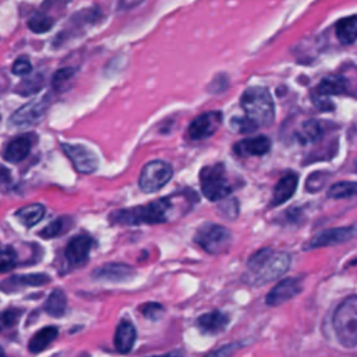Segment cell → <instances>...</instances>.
I'll list each match as a JSON object with an SVG mask.
<instances>
[{
  "label": "cell",
  "mask_w": 357,
  "mask_h": 357,
  "mask_svg": "<svg viewBox=\"0 0 357 357\" xmlns=\"http://www.w3.org/2000/svg\"><path fill=\"white\" fill-rule=\"evenodd\" d=\"M0 357H6V353H4V350L0 347Z\"/></svg>",
  "instance_id": "cell-42"
},
{
  "label": "cell",
  "mask_w": 357,
  "mask_h": 357,
  "mask_svg": "<svg viewBox=\"0 0 357 357\" xmlns=\"http://www.w3.org/2000/svg\"><path fill=\"white\" fill-rule=\"evenodd\" d=\"M322 134V128L321 126L314 121V120H310V121H304L297 132V138L300 142L303 144H308V142H312V141H317Z\"/></svg>",
  "instance_id": "cell-30"
},
{
  "label": "cell",
  "mask_w": 357,
  "mask_h": 357,
  "mask_svg": "<svg viewBox=\"0 0 357 357\" xmlns=\"http://www.w3.org/2000/svg\"><path fill=\"white\" fill-rule=\"evenodd\" d=\"M291 264V255L286 251H275L262 247L247 259V273L243 282L251 286H262L284 275Z\"/></svg>",
  "instance_id": "cell-1"
},
{
  "label": "cell",
  "mask_w": 357,
  "mask_h": 357,
  "mask_svg": "<svg viewBox=\"0 0 357 357\" xmlns=\"http://www.w3.org/2000/svg\"><path fill=\"white\" fill-rule=\"evenodd\" d=\"M49 96L36 98L24 106H21L17 112L13 113L10 119V124L15 127H24V126H32L42 120L45 116L47 107L50 106Z\"/></svg>",
  "instance_id": "cell-8"
},
{
  "label": "cell",
  "mask_w": 357,
  "mask_h": 357,
  "mask_svg": "<svg viewBox=\"0 0 357 357\" xmlns=\"http://www.w3.org/2000/svg\"><path fill=\"white\" fill-rule=\"evenodd\" d=\"M357 195V183L356 181H339L331 185L328 190V197L335 199L350 198Z\"/></svg>",
  "instance_id": "cell-29"
},
{
  "label": "cell",
  "mask_w": 357,
  "mask_h": 357,
  "mask_svg": "<svg viewBox=\"0 0 357 357\" xmlns=\"http://www.w3.org/2000/svg\"><path fill=\"white\" fill-rule=\"evenodd\" d=\"M356 170H357V160H356Z\"/></svg>",
  "instance_id": "cell-43"
},
{
  "label": "cell",
  "mask_w": 357,
  "mask_h": 357,
  "mask_svg": "<svg viewBox=\"0 0 357 357\" xmlns=\"http://www.w3.org/2000/svg\"><path fill=\"white\" fill-rule=\"evenodd\" d=\"M347 89V79L343 75H329L321 79L317 92L331 96V95H340L344 93Z\"/></svg>",
  "instance_id": "cell-24"
},
{
  "label": "cell",
  "mask_w": 357,
  "mask_h": 357,
  "mask_svg": "<svg viewBox=\"0 0 357 357\" xmlns=\"http://www.w3.org/2000/svg\"><path fill=\"white\" fill-rule=\"evenodd\" d=\"M43 84H45V78L42 74H33L25 79H22L17 88H15V92L20 93L21 96H28V95H33V93H38L42 88H43Z\"/></svg>",
  "instance_id": "cell-27"
},
{
  "label": "cell",
  "mask_w": 357,
  "mask_h": 357,
  "mask_svg": "<svg viewBox=\"0 0 357 357\" xmlns=\"http://www.w3.org/2000/svg\"><path fill=\"white\" fill-rule=\"evenodd\" d=\"M35 138L36 137L33 134H22L15 137L4 146L1 153L3 158L10 163H18L24 160L35 144Z\"/></svg>",
  "instance_id": "cell-13"
},
{
  "label": "cell",
  "mask_w": 357,
  "mask_h": 357,
  "mask_svg": "<svg viewBox=\"0 0 357 357\" xmlns=\"http://www.w3.org/2000/svg\"><path fill=\"white\" fill-rule=\"evenodd\" d=\"M54 24V18L46 13V11H38L35 13L29 21H28V26L32 32L35 33H45L47 32Z\"/></svg>",
  "instance_id": "cell-28"
},
{
  "label": "cell",
  "mask_w": 357,
  "mask_h": 357,
  "mask_svg": "<svg viewBox=\"0 0 357 357\" xmlns=\"http://www.w3.org/2000/svg\"><path fill=\"white\" fill-rule=\"evenodd\" d=\"M229 319L227 314L215 310L198 317L197 328L205 335H218L227 328Z\"/></svg>",
  "instance_id": "cell-16"
},
{
  "label": "cell",
  "mask_w": 357,
  "mask_h": 357,
  "mask_svg": "<svg viewBox=\"0 0 357 357\" xmlns=\"http://www.w3.org/2000/svg\"><path fill=\"white\" fill-rule=\"evenodd\" d=\"M301 291H303V279L301 278L282 279L265 296V304L271 305V307L280 305V304L294 298Z\"/></svg>",
  "instance_id": "cell-12"
},
{
  "label": "cell",
  "mask_w": 357,
  "mask_h": 357,
  "mask_svg": "<svg viewBox=\"0 0 357 357\" xmlns=\"http://www.w3.org/2000/svg\"><path fill=\"white\" fill-rule=\"evenodd\" d=\"M357 234L356 226H342V227H332L326 229L318 234H315L310 241L305 243L304 250H315L322 247L337 245L351 240Z\"/></svg>",
  "instance_id": "cell-9"
},
{
  "label": "cell",
  "mask_w": 357,
  "mask_h": 357,
  "mask_svg": "<svg viewBox=\"0 0 357 357\" xmlns=\"http://www.w3.org/2000/svg\"><path fill=\"white\" fill-rule=\"evenodd\" d=\"M328 178H329V174H328V173L317 172V173L311 174V176L307 178V181H305V188H307V191H310V192H317V191H319V190L324 187V184L326 183Z\"/></svg>",
  "instance_id": "cell-34"
},
{
  "label": "cell",
  "mask_w": 357,
  "mask_h": 357,
  "mask_svg": "<svg viewBox=\"0 0 357 357\" xmlns=\"http://www.w3.org/2000/svg\"><path fill=\"white\" fill-rule=\"evenodd\" d=\"M219 212L227 218V219H234L237 215H238V204H237V199L231 198V199H227L225 202H222L219 205Z\"/></svg>",
  "instance_id": "cell-37"
},
{
  "label": "cell",
  "mask_w": 357,
  "mask_h": 357,
  "mask_svg": "<svg viewBox=\"0 0 357 357\" xmlns=\"http://www.w3.org/2000/svg\"><path fill=\"white\" fill-rule=\"evenodd\" d=\"M71 225H73L71 218L60 216V218L54 219L52 223H49L46 227H43L39 234L43 238H53V237H57V236L68 231Z\"/></svg>",
  "instance_id": "cell-26"
},
{
  "label": "cell",
  "mask_w": 357,
  "mask_h": 357,
  "mask_svg": "<svg viewBox=\"0 0 357 357\" xmlns=\"http://www.w3.org/2000/svg\"><path fill=\"white\" fill-rule=\"evenodd\" d=\"M66 308H67V297H66V293L61 290V289H54L46 303H45V311L50 315V317H54V318H59L61 315H64L66 312Z\"/></svg>",
  "instance_id": "cell-25"
},
{
  "label": "cell",
  "mask_w": 357,
  "mask_h": 357,
  "mask_svg": "<svg viewBox=\"0 0 357 357\" xmlns=\"http://www.w3.org/2000/svg\"><path fill=\"white\" fill-rule=\"evenodd\" d=\"M241 342H233V343H227L220 346L219 349L212 350L211 353L205 354L204 357H231L240 347H241Z\"/></svg>",
  "instance_id": "cell-35"
},
{
  "label": "cell",
  "mask_w": 357,
  "mask_h": 357,
  "mask_svg": "<svg viewBox=\"0 0 357 357\" xmlns=\"http://www.w3.org/2000/svg\"><path fill=\"white\" fill-rule=\"evenodd\" d=\"M240 105L257 127L269 126L275 119V103L271 92L264 86H251L241 95Z\"/></svg>",
  "instance_id": "cell-4"
},
{
  "label": "cell",
  "mask_w": 357,
  "mask_h": 357,
  "mask_svg": "<svg viewBox=\"0 0 357 357\" xmlns=\"http://www.w3.org/2000/svg\"><path fill=\"white\" fill-rule=\"evenodd\" d=\"M92 238L86 234L75 236L66 247V259L71 266H81L88 261Z\"/></svg>",
  "instance_id": "cell-14"
},
{
  "label": "cell",
  "mask_w": 357,
  "mask_h": 357,
  "mask_svg": "<svg viewBox=\"0 0 357 357\" xmlns=\"http://www.w3.org/2000/svg\"><path fill=\"white\" fill-rule=\"evenodd\" d=\"M297 184H298V176L296 173H287L282 178H279V181L276 183V185L273 188L271 205L279 206V205L284 204L286 201H289L293 197V194L296 192Z\"/></svg>",
  "instance_id": "cell-17"
},
{
  "label": "cell",
  "mask_w": 357,
  "mask_h": 357,
  "mask_svg": "<svg viewBox=\"0 0 357 357\" xmlns=\"http://www.w3.org/2000/svg\"><path fill=\"white\" fill-rule=\"evenodd\" d=\"M173 177V167L163 160L148 162L139 173V188L144 192H155L165 187Z\"/></svg>",
  "instance_id": "cell-7"
},
{
  "label": "cell",
  "mask_w": 357,
  "mask_h": 357,
  "mask_svg": "<svg viewBox=\"0 0 357 357\" xmlns=\"http://www.w3.org/2000/svg\"><path fill=\"white\" fill-rule=\"evenodd\" d=\"M10 180H11L10 170H8L6 166L0 165V184H1V183H8Z\"/></svg>",
  "instance_id": "cell-40"
},
{
  "label": "cell",
  "mask_w": 357,
  "mask_h": 357,
  "mask_svg": "<svg viewBox=\"0 0 357 357\" xmlns=\"http://www.w3.org/2000/svg\"><path fill=\"white\" fill-rule=\"evenodd\" d=\"M312 100L315 102V105L318 106V109L321 110H331L332 109V102L328 99V96L317 92V95L312 96Z\"/></svg>",
  "instance_id": "cell-39"
},
{
  "label": "cell",
  "mask_w": 357,
  "mask_h": 357,
  "mask_svg": "<svg viewBox=\"0 0 357 357\" xmlns=\"http://www.w3.org/2000/svg\"><path fill=\"white\" fill-rule=\"evenodd\" d=\"M21 315H22V310H17V308H10V310L1 311L0 312V332L15 326L17 322L20 321Z\"/></svg>",
  "instance_id": "cell-32"
},
{
  "label": "cell",
  "mask_w": 357,
  "mask_h": 357,
  "mask_svg": "<svg viewBox=\"0 0 357 357\" xmlns=\"http://www.w3.org/2000/svg\"><path fill=\"white\" fill-rule=\"evenodd\" d=\"M74 74H75V70L73 67H64V68L57 70L52 79V85H53L54 91H57V92L66 91L70 86V82H71Z\"/></svg>",
  "instance_id": "cell-31"
},
{
  "label": "cell",
  "mask_w": 357,
  "mask_h": 357,
  "mask_svg": "<svg viewBox=\"0 0 357 357\" xmlns=\"http://www.w3.org/2000/svg\"><path fill=\"white\" fill-rule=\"evenodd\" d=\"M222 119H223V116L218 110H212V112L199 114L188 126V137L194 141H199V139L212 137L220 127Z\"/></svg>",
  "instance_id": "cell-11"
},
{
  "label": "cell",
  "mask_w": 357,
  "mask_h": 357,
  "mask_svg": "<svg viewBox=\"0 0 357 357\" xmlns=\"http://www.w3.org/2000/svg\"><path fill=\"white\" fill-rule=\"evenodd\" d=\"M137 339V332L135 328L131 322L123 321L114 333V347L119 353L126 354L132 350V346Z\"/></svg>",
  "instance_id": "cell-20"
},
{
  "label": "cell",
  "mask_w": 357,
  "mask_h": 357,
  "mask_svg": "<svg viewBox=\"0 0 357 357\" xmlns=\"http://www.w3.org/2000/svg\"><path fill=\"white\" fill-rule=\"evenodd\" d=\"M194 241L208 254L218 255L229 250L231 244V233L222 225L204 223L195 231Z\"/></svg>",
  "instance_id": "cell-6"
},
{
  "label": "cell",
  "mask_w": 357,
  "mask_h": 357,
  "mask_svg": "<svg viewBox=\"0 0 357 357\" xmlns=\"http://www.w3.org/2000/svg\"><path fill=\"white\" fill-rule=\"evenodd\" d=\"M332 326L343 347H357V294H350L337 304L332 315Z\"/></svg>",
  "instance_id": "cell-3"
},
{
  "label": "cell",
  "mask_w": 357,
  "mask_h": 357,
  "mask_svg": "<svg viewBox=\"0 0 357 357\" xmlns=\"http://www.w3.org/2000/svg\"><path fill=\"white\" fill-rule=\"evenodd\" d=\"M233 149L238 156H261L271 149V141L265 135H258L237 142Z\"/></svg>",
  "instance_id": "cell-18"
},
{
  "label": "cell",
  "mask_w": 357,
  "mask_h": 357,
  "mask_svg": "<svg viewBox=\"0 0 357 357\" xmlns=\"http://www.w3.org/2000/svg\"><path fill=\"white\" fill-rule=\"evenodd\" d=\"M50 282V278L45 273H29V275H17L8 278L4 283L0 284L3 291H13L24 286H43Z\"/></svg>",
  "instance_id": "cell-19"
},
{
  "label": "cell",
  "mask_w": 357,
  "mask_h": 357,
  "mask_svg": "<svg viewBox=\"0 0 357 357\" xmlns=\"http://www.w3.org/2000/svg\"><path fill=\"white\" fill-rule=\"evenodd\" d=\"M17 264V252L13 247H0V272L10 271Z\"/></svg>",
  "instance_id": "cell-33"
},
{
  "label": "cell",
  "mask_w": 357,
  "mask_h": 357,
  "mask_svg": "<svg viewBox=\"0 0 357 357\" xmlns=\"http://www.w3.org/2000/svg\"><path fill=\"white\" fill-rule=\"evenodd\" d=\"M178 195H169L155 199L146 205L134 206L128 209H119L110 215V222L116 225H156L167 222L176 209V199Z\"/></svg>",
  "instance_id": "cell-2"
},
{
  "label": "cell",
  "mask_w": 357,
  "mask_h": 357,
  "mask_svg": "<svg viewBox=\"0 0 357 357\" xmlns=\"http://www.w3.org/2000/svg\"><path fill=\"white\" fill-rule=\"evenodd\" d=\"M135 275L134 269L126 264H106L99 266L96 271L92 272V278L96 280H103V282H112V283H120V282H127Z\"/></svg>",
  "instance_id": "cell-15"
},
{
  "label": "cell",
  "mask_w": 357,
  "mask_h": 357,
  "mask_svg": "<svg viewBox=\"0 0 357 357\" xmlns=\"http://www.w3.org/2000/svg\"><path fill=\"white\" fill-rule=\"evenodd\" d=\"M17 219L26 227H32L45 216V206L42 204H29L15 212Z\"/></svg>",
  "instance_id": "cell-23"
},
{
  "label": "cell",
  "mask_w": 357,
  "mask_h": 357,
  "mask_svg": "<svg viewBox=\"0 0 357 357\" xmlns=\"http://www.w3.org/2000/svg\"><path fill=\"white\" fill-rule=\"evenodd\" d=\"M61 149L78 173L91 174L98 169V158L88 148L77 144H61Z\"/></svg>",
  "instance_id": "cell-10"
},
{
  "label": "cell",
  "mask_w": 357,
  "mask_h": 357,
  "mask_svg": "<svg viewBox=\"0 0 357 357\" xmlns=\"http://www.w3.org/2000/svg\"><path fill=\"white\" fill-rule=\"evenodd\" d=\"M141 312L144 317H146L148 319H158L162 312H163V307L159 303H146L141 307Z\"/></svg>",
  "instance_id": "cell-38"
},
{
  "label": "cell",
  "mask_w": 357,
  "mask_h": 357,
  "mask_svg": "<svg viewBox=\"0 0 357 357\" xmlns=\"http://www.w3.org/2000/svg\"><path fill=\"white\" fill-rule=\"evenodd\" d=\"M336 36L343 45L354 43L357 40V15H351L337 21Z\"/></svg>",
  "instance_id": "cell-22"
},
{
  "label": "cell",
  "mask_w": 357,
  "mask_h": 357,
  "mask_svg": "<svg viewBox=\"0 0 357 357\" xmlns=\"http://www.w3.org/2000/svg\"><path fill=\"white\" fill-rule=\"evenodd\" d=\"M151 357H184V351L183 350H173L165 354H159V356H151Z\"/></svg>",
  "instance_id": "cell-41"
},
{
  "label": "cell",
  "mask_w": 357,
  "mask_h": 357,
  "mask_svg": "<svg viewBox=\"0 0 357 357\" xmlns=\"http://www.w3.org/2000/svg\"><path fill=\"white\" fill-rule=\"evenodd\" d=\"M59 331L54 326H45L38 331L29 340L28 349L31 353H40L43 351L56 337Z\"/></svg>",
  "instance_id": "cell-21"
},
{
  "label": "cell",
  "mask_w": 357,
  "mask_h": 357,
  "mask_svg": "<svg viewBox=\"0 0 357 357\" xmlns=\"http://www.w3.org/2000/svg\"><path fill=\"white\" fill-rule=\"evenodd\" d=\"M199 181L202 194L213 202L227 198L233 191V185L230 184L222 163L202 167L199 172Z\"/></svg>",
  "instance_id": "cell-5"
},
{
  "label": "cell",
  "mask_w": 357,
  "mask_h": 357,
  "mask_svg": "<svg viewBox=\"0 0 357 357\" xmlns=\"http://www.w3.org/2000/svg\"><path fill=\"white\" fill-rule=\"evenodd\" d=\"M11 71H13V74H15V75H29L31 71H32V64H31V61H29L28 57L21 56V57H18V59L14 61V64H13V67H11Z\"/></svg>",
  "instance_id": "cell-36"
}]
</instances>
